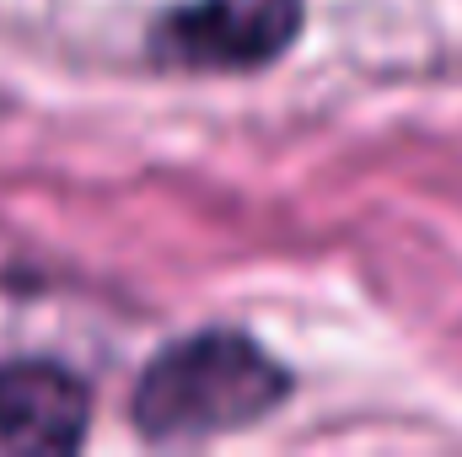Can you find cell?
Here are the masks:
<instances>
[{
	"mask_svg": "<svg viewBox=\"0 0 462 457\" xmlns=\"http://www.w3.org/2000/svg\"><path fill=\"white\" fill-rule=\"evenodd\" d=\"M291 393L285 366L231 329L167 344L134 382L129 415L151 442H199L263 420Z\"/></svg>",
	"mask_w": 462,
	"mask_h": 457,
	"instance_id": "6da1fadb",
	"label": "cell"
},
{
	"mask_svg": "<svg viewBox=\"0 0 462 457\" xmlns=\"http://www.w3.org/2000/svg\"><path fill=\"white\" fill-rule=\"evenodd\" d=\"M301 33V0H194L151 27V54L183 70H258Z\"/></svg>",
	"mask_w": 462,
	"mask_h": 457,
	"instance_id": "7a4b0ae2",
	"label": "cell"
},
{
	"mask_svg": "<svg viewBox=\"0 0 462 457\" xmlns=\"http://www.w3.org/2000/svg\"><path fill=\"white\" fill-rule=\"evenodd\" d=\"M92 393L49 360L0 366V457H38L81 447Z\"/></svg>",
	"mask_w": 462,
	"mask_h": 457,
	"instance_id": "3957f363",
	"label": "cell"
}]
</instances>
